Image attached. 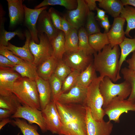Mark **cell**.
Returning <instances> with one entry per match:
<instances>
[{
    "label": "cell",
    "instance_id": "1",
    "mask_svg": "<svg viewBox=\"0 0 135 135\" xmlns=\"http://www.w3.org/2000/svg\"><path fill=\"white\" fill-rule=\"evenodd\" d=\"M54 101L62 124L59 134L87 135L86 107L81 104H65Z\"/></svg>",
    "mask_w": 135,
    "mask_h": 135
},
{
    "label": "cell",
    "instance_id": "2",
    "mask_svg": "<svg viewBox=\"0 0 135 135\" xmlns=\"http://www.w3.org/2000/svg\"><path fill=\"white\" fill-rule=\"evenodd\" d=\"M120 54L119 45L112 48L110 44L106 45L98 53L94 54L93 64L100 76L108 77L114 82L121 78L119 68Z\"/></svg>",
    "mask_w": 135,
    "mask_h": 135
},
{
    "label": "cell",
    "instance_id": "3",
    "mask_svg": "<svg viewBox=\"0 0 135 135\" xmlns=\"http://www.w3.org/2000/svg\"><path fill=\"white\" fill-rule=\"evenodd\" d=\"M12 93L22 105L40 110L39 96L35 81L21 77L15 82Z\"/></svg>",
    "mask_w": 135,
    "mask_h": 135
},
{
    "label": "cell",
    "instance_id": "4",
    "mask_svg": "<svg viewBox=\"0 0 135 135\" xmlns=\"http://www.w3.org/2000/svg\"><path fill=\"white\" fill-rule=\"evenodd\" d=\"M103 78L100 76L98 77L87 88L84 104L90 108L93 118L98 121L103 120L105 115L102 108L103 99L100 89V83Z\"/></svg>",
    "mask_w": 135,
    "mask_h": 135
},
{
    "label": "cell",
    "instance_id": "5",
    "mask_svg": "<svg viewBox=\"0 0 135 135\" xmlns=\"http://www.w3.org/2000/svg\"><path fill=\"white\" fill-rule=\"evenodd\" d=\"M100 89L103 99V108H104L112 100L118 96L126 99L130 96L131 88L130 83L124 80L116 84L108 77H104L100 83Z\"/></svg>",
    "mask_w": 135,
    "mask_h": 135
},
{
    "label": "cell",
    "instance_id": "6",
    "mask_svg": "<svg viewBox=\"0 0 135 135\" xmlns=\"http://www.w3.org/2000/svg\"><path fill=\"white\" fill-rule=\"evenodd\" d=\"M39 43L38 44L31 39L29 47L34 58L33 63L37 66L52 56L53 49L51 42L45 33L38 34Z\"/></svg>",
    "mask_w": 135,
    "mask_h": 135
},
{
    "label": "cell",
    "instance_id": "7",
    "mask_svg": "<svg viewBox=\"0 0 135 135\" xmlns=\"http://www.w3.org/2000/svg\"><path fill=\"white\" fill-rule=\"evenodd\" d=\"M104 110L109 120L118 123L120 122V116L123 113H128L129 111L135 112V102L116 96L112 100Z\"/></svg>",
    "mask_w": 135,
    "mask_h": 135
},
{
    "label": "cell",
    "instance_id": "8",
    "mask_svg": "<svg viewBox=\"0 0 135 135\" xmlns=\"http://www.w3.org/2000/svg\"><path fill=\"white\" fill-rule=\"evenodd\" d=\"M11 117L12 118H23L27 120L30 124H36L43 133L48 131L42 111L36 108L21 105Z\"/></svg>",
    "mask_w": 135,
    "mask_h": 135
},
{
    "label": "cell",
    "instance_id": "9",
    "mask_svg": "<svg viewBox=\"0 0 135 135\" xmlns=\"http://www.w3.org/2000/svg\"><path fill=\"white\" fill-rule=\"evenodd\" d=\"M63 60L72 70L80 72L84 70L92 62V55H88L81 50L65 52Z\"/></svg>",
    "mask_w": 135,
    "mask_h": 135
},
{
    "label": "cell",
    "instance_id": "10",
    "mask_svg": "<svg viewBox=\"0 0 135 135\" xmlns=\"http://www.w3.org/2000/svg\"><path fill=\"white\" fill-rule=\"evenodd\" d=\"M42 111L47 130L53 134H59L62 124L55 101L51 100Z\"/></svg>",
    "mask_w": 135,
    "mask_h": 135
},
{
    "label": "cell",
    "instance_id": "11",
    "mask_svg": "<svg viewBox=\"0 0 135 135\" xmlns=\"http://www.w3.org/2000/svg\"><path fill=\"white\" fill-rule=\"evenodd\" d=\"M77 1L76 8L68 10L64 16L73 27L78 30L85 25L90 10L84 0H77Z\"/></svg>",
    "mask_w": 135,
    "mask_h": 135
},
{
    "label": "cell",
    "instance_id": "12",
    "mask_svg": "<svg viewBox=\"0 0 135 135\" xmlns=\"http://www.w3.org/2000/svg\"><path fill=\"white\" fill-rule=\"evenodd\" d=\"M86 107L87 135H110L113 127L110 121H96L92 117L90 108Z\"/></svg>",
    "mask_w": 135,
    "mask_h": 135
},
{
    "label": "cell",
    "instance_id": "13",
    "mask_svg": "<svg viewBox=\"0 0 135 135\" xmlns=\"http://www.w3.org/2000/svg\"><path fill=\"white\" fill-rule=\"evenodd\" d=\"M21 77L12 68L0 67V96H6L13 94L14 84Z\"/></svg>",
    "mask_w": 135,
    "mask_h": 135
},
{
    "label": "cell",
    "instance_id": "14",
    "mask_svg": "<svg viewBox=\"0 0 135 135\" xmlns=\"http://www.w3.org/2000/svg\"><path fill=\"white\" fill-rule=\"evenodd\" d=\"M24 23L28 28L31 37V39L36 44H38L40 41L38 38L36 29V24L38 17L42 12L46 10L47 6L38 9H32L27 7L24 4Z\"/></svg>",
    "mask_w": 135,
    "mask_h": 135
},
{
    "label": "cell",
    "instance_id": "15",
    "mask_svg": "<svg viewBox=\"0 0 135 135\" xmlns=\"http://www.w3.org/2000/svg\"><path fill=\"white\" fill-rule=\"evenodd\" d=\"M87 90V88L76 83L68 92L62 93L56 101L64 104H81L84 105Z\"/></svg>",
    "mask_w": 135,
    "mask_h": 135
},
{
    "label": "cell",
    "instance_id": "16",
    "mask_svg": "<svg viewBox=\"0 0 135 135\" xmlns=\"http://www.w3.org/2000/svg\"><path fill=\"white\" fill-rule=\"evenodd\" d=\"M22 0H7L10 18L9 27L15 28L24 22V10Z\"/></svg>",
    "mask_w": 135,
    "mask_h": 135
},
{
    "label": "cell",
    "instance_id": "17",
    "mask_svg": "<svg viewBox=\"0 0 135 135\" xmlns=\"http://www.w3.org/2000/svg\"><path fill=\"white\" fill-rule=\"evenodd\" d=\"M38 34H45L50 41L58 34L60 31L54 26L48 11L45 10L40 14L36 24Z\"/></svg>",
    "mask_w": 135,
    "mask_h": 135
},
{
    "label": "cell",
    "instance_id": "18",
    "mask_svg": "<svg viewBox=\"0 0 135 135\" xmlns=\"http://www.w3.org/2000/svg\"><path fill=\"white\" fill-rule=\"evenodd\" d=\"M125 20L120 16L114 18L111 28L107 33L112 48L119 45L126 37L124 26Z\"/></svg>",
    "mask_w": 135,
    "mask_h": 135
},
{
    "label": "cell",
    "instance_id": "19",
    "mask_svg": "<svg viewBox=\"0 0 135 135\" xmlns=\"http://www.w3.org/2000/svg\"><path fill=\"white\" fill-rule=\"evenodd\" d=\"M24 34L26 40L24 45L22 47L17 46L9 42H8V46L5 47L24 61L33 62L34 58L29 47L30 40L31 39V36L29 32L27 30L25 31Z\"/></svg>",
    "mask_w": 135,
    "mask_h": 135
},
{
    "label": "cell",
    "instance_id": "20",
    "mask_svg": "<svg viewBox=\"0 0 135 135\" xmlns=\"http://www.w3.org/2000/svg\"><path fill=\"white\" fill-rule=\"evenodd\" d=\"M38 94L40 110H44L51 100L52 92L48 80L38 76L35 80Z\"/></svg>",
    "mask_w": 135,
    "mask_h": 135
},
{
    "label": "cell",
    "instance_id": "21",
    "mask_svg": "<svg viewBox=\"0 0 135 135\" xmlns=\"http://www.w3.org/2000/svg\"><path fill=\"white\" fill-rule=\"evenodd\" d=\"M58 60L52 56L37 66L38 76L45 80L49 79L54 72Z\"/></svg>",
    "mask_w": 135,
    "mask_h": 135
},
{
    "label": "cell",
    "instance_id": "22",
    "mask_svg": "<svg viewBox=\"0 0 135 135\" xmlns=\"http://www.w3.org/2000/svg\"><path fill=\"white\" fill-rule=\"evenodd\" d=\"M99 7L114 18L119 16L124 6L121 0H97Z\"/></svg>",
    "mask_w": 135,
    "mask_h": 135
},
{
    "label": "cell",
    "instance_id": "23",
    "mask_svg": "<svg viewBox=\"0 0 135 135\" xmlns=\"http://www.w3.org/2000/svg\"><path fill=\"white\" fill-rule=\"evenodd\" d=\"M22 77L26 78L35 81L38 76L37 66L33 62L24 61L16 64L12 68Z\"/></svg>",
    "mask_w": 135,
    "mask_h": 135
},
{
    "label": "cell",
    "instance_id": "24",
    "mask_svg": "<svg viewBox=\"0 0 135 135\" xmlns=\"http://www.w3.org/2000/svg\"><path fill=\"white\" fill-rule=\"evenodd\" d=\"M5 18L3 16H0V46H7L8 41L16 36L21 40L24 39L25 35L21 30L18 29L14 31H7L5 29Z\"/></svg>",
    "mask_w": 135,
    "mask_h": 135
},
{
    "label": "cell",
    "instance_id": "25",
    "mask_svg": "<svg viewBox=\"0 0 135 135\" xmlns=\"http://www.w3.org/2000/svg\"><path fill=\"white\" fill-rule=\"evenodd\" d=\"M64 32L60 31L57 35L50 41L53 49L52 56L58 60L62 59L65 52Z\"/></svg>",
    "mask_w": 135,
    "mask_h": 135
},
{
    "label": "cell",
    "instance_id": "26",
    "mask_svg": "<svg viewBox=\"0 0 135 135\" xmlns=\"http://www.w3.org/2000/svg\"><path fill=\"white\" fill-rule=\"evenodd\" d=\"M120 16L124 18L127 22L125 35L132 38L129 33L131 30H135V8L128 5L124 6Z\"/></svg>",
    "mask_w": 135,
    "mask_h": 135
},
{
    "label": "cell",
    "instance_id": "27",
    "mask_svg": "<svg viewBox=\"0 0 135 135\" xmlns=\"http://www.w3.org/2000/svg\"><path fill=\"white\" fill-rule=\"evenodd\" d=\"M98 77L92 62L80 72L77 83L84 88H87L92 81Z\"/></svg>",
    "mask_w": 135,
    "mask_h": 135
},
{
    "label": "cell",
    "instance_id": "28",
    "mask_svg": "<svg viewBox=\"0 0 135 135\" xmlns=\"http://www.w3.org/2000/svg\"><path fill=\"white\" fill-rule=\"evenodd\" d=\"M90 44L96 52L101 51L106 45L110 44L107 33L100 32L89 36Z\"/></svg>",
    "mask_w": 135,
    "mask_h": 135
},
{
    "label": "cell",
    "instance_id": "29",
    "mask_svg": "<svg viewBox=\"0 0 135 135\" xmlns=\"http://www.w3.org/2000/svg\"><path fill=\"white\" fill-rule=\"evenodd\" d=\"M119 46L121 50L119 61V68L120 70L122 65L128 56L135 51V35L133 38L126 37Z\"/></svg>",
    "mask_w": 135,
    "mask_h": 135
},
{
    "label": "cell",
    "instance_id": "30",
    "mask_svg": "<svg viewBox=\"0 0 135 135\" xmlns=\"http://www.w3.org/2000/svg\"><path fill=\"white\" fill-rule=\"evenodd\" d=\"M78 50L88 55H92L96 52L90 45L89 36L84 26L78 30Z\"/></svg>",
    "mask_w": 135,
    "mask_h": 135
},
{
    "label": "cell",
    "instance_id": "31",
    "mask_svg": "<svg viewBox=\"0 0 135 135\" xmlns=\"http://www.w3.org/2000/svg\"><path fill=\"white\" fill-rule=\"evenodd\" d=\"M65 52L78 50V30L73 28L65 36Z\"/></svg>",
    "mask_w": 135,
    "mask_h": 135
},
{
    "label": "cell",
    "instance_id": "32",
    "mask_svg": "<svg viewBox=\"0 0 135 135\" xmlns=\"http://www.w3.org/2000/svg\"><path fill=\"white\" fill-rule=\"evenodd\" d=\"M59 5L65 8L68 10L76 9L78 6L77 0H44L35 6L38 9L48 6Z\"/></svg>",
    "mask_w": 135,
    "mask_h": 135
},
{
    "label": "cell",
    "instance_id": "33",
    "mask_svg": "<svg viewBox=\"0 0 135 135\" xmlns=\"http://www.w3.org/2000/svg\"><path fill=\"white\" fill-rule=\"evenodd\" d=\"M21 105L17 97L13 94L8 96H0V108L9 110L14 114Z\"/></svg>",
    "mask_w": 135,
    "mask_h": 135
},
{
    "label": "cell",
    "instance_id": "34",
    "mask_svg": "<svg viewBox=\"0 0 135 135\" xmlns=\"http://www.w3.org/2000/svg\"><path fill=\"white\" fill-rule=\"evenodd\" d=\"M12 122L20 130L23 135H41L37 131V126L28 124L25 120L14 118Z\"/></svg>",
    "mask_w": 135,
    "mask_h": 135
},
{
    "label": "cell",
    "instance_id": "35",
    "mask_svg": "<svg viewBox=\"0 0 135 135\" xmlns=\"http://www.w3.org/2000/svg\"><path fill=\"white\" fill-rule=\"evenodd\" d=\"M121 72L124 80L129 82L131 86V93L127 99L135 102V72L124 67L121 69Z\"/></svg>",
    "mask_w": 135,
    "mask_h": 135
},
{
    "label": "cell",
    "instance_id": "36",
    "mask_svg": "<svg viewBox=\"0 0 135 135\" xmlns=\"http://www.w3.org/2000/svg\"><path fill=\"white\" fill-rule=\"evenodd\" d=\"M48 81L52 92L51 100L56 101L62 93L63 82L54 74L50 77Z\"/></svg>",
    "mask_w": 135,
    "mask_h": 135
},
{
    "label": "cell",
    "instance_id": "37",
    "mask_svg": "<svg viewBox=\"0 0 135 135\" xmlns=\"http://www.w3.org/2000/svg\"><path fill=\"white\" fill-rule=\"evenodd\" d=\"M80 73L77 70H72L63 81L62 93L68 92L76 84Z\"/></svg>",
    "mask_w": 135,
    "mask_h": 135
},
{
    "label": "cell",
    "instance_id": "38",
    "mask_svg": "<svg viewBox=\"0 0 135 135\" xmlns=\"http://www.w3.org/2000/svg\"><path fill=\"white\" fill-rule=\"evenodd\" d=\"M84 27L88 35L100 32V29L96 20L95 14L89 11L87 16Z\"/></svg>",
    "mask_w": 135,
    "mask_h": 135
},
{
    "label": "cell",
    "instance_id": "39",
    "mask_svg": "<svg viewBox=\"0 0 135 135\" xmlns=\"http://www.w3.org/2000/svg\"><path fill=\"white\" fill-rule=\"evenodd\" d=\"M72 71L62 59L58 60L54 74L63 82Z\"/></svg>",
    "mask_w": 135,
    "mask_h": 135
},
{
    "label": "cell",
    "instance_id": "40",
    "mask_svg": "<svg viewBox=\"0 0 135 135\" xmlns=\"http://www.w3.org/2000/svg\"><path fill=\"white\" fill-rule=\"evenodd\" d=\"M48 11L54 26L58 30L62 31L61 27V16L59 13L53 7L50 8Z\"/></svg>",
    "mask_w": 135,
    "mask_h": 135
},
{
    "label": "cell",
    "instance_id": "41",
    "mask_svg": "<svg viewBox=\"0 0 135 135\" xmlns=\"http://www.w3.org/2000/svg\"><path fill=\"white\" fill-rule=\"evenodd\" d=\"M0 54L6 57L8 60L16 64H20L24 61L15 55L5 46H0Z\"/></svg>",
    "mask_w": 135,
    "mask_h": 135
},
{
    "label": "cell",
    "instance_id": "42",
    "mask_svg": "<svg viewBox=\"0 0 135 135\" xmlns=\"http://www.w3.org/2000/svg\"><path fill=\"white\" fill-rule=\"evenodd\" d=\"M16 65L6 57L0 54V67L12 69Z\"/></svg>",
    "mask_w": 135,
    "mask_h": 135
},
{
    "label": "cell",
    "instance_id": "43",
    "mask_svg": "<svg viewBox=\"0 0 135 135\" xmlns=\"http://www.w3.org/2000/svg\"><path fill=\"white\" fill-rule=\"evenodd\" d=\"M61 27L62 31L64 32L65 35L74 28L66 20L64 16H61Z\"/></svg>",
    "mask_w": 135,
    "mask_h": 135
},
{
    "label": "cell",
    "instance_id": "44",
    "mask_svg": "<svg viewBox=\"0 0 135 135\" xmlns=\"http://www.w3.org/2000/svg\"><path fill=\"white\" fill-rule=\"evenodd\" d=\"M14 113L9 110L0 108V120L9 118L14 114Z\"/></svg>",
    "mask_w": 135,
    "mask_h": 135
},
{
    "label": "cell",
    "instance_id": "45",
    "mask_svg": "<svg viewBox=\"0 0 135 135\" xmlns=\"http://www.w3.org/2000/svg\"><path fill=\"white\" fill-rule=\"evenodd\" d=\"M100 26L104 28V32L107 34L109 31L110 27L108 16H106L104 20L100 21Z\"/></svg>",
    "mask_w": 135,
    "mask_h": 135
},
{
    "label": "cell",
    "instance_id": "46",
    "mask_svg": "<svg viewBox=\"0 0 135 135\" xmlns=\"http://www.w3.org/2000/svg\"><path fill=\"white\" fill-rule=\"evenodd\" d=\"M126 61L128 64V68L135 72V51L133 52L131 57L127 60Z\"/></svg>",
    "mask_w": 135,
    "mask_h": 135
},
{
    "label": "cell",
    "instance_id": "47",
    "mask_svg": "<svg viewBox=\"0 0 135 135\" xmlns=\"http://www.w3.org/2000/svg\"><path fill=\"white\" fill-rule=\"evenodd\" d=\"M90 11H92L96 10L97 6L96 2L97 0H84Z\"/></svg>",
    "mask_w": 135,
    "mask_h": 135
},
{
    "label": "cell",
    "instance_id": "48",
    "mask_svg": "<svg viewBox=\"0 0 135 135\" xmlns=\"http://www.w3.org/2000/svg\"><path fill=\"white\" fill-rule=\"evenodd\" d=\"M96 10L97 12L96 16L97 20L100 21L104 20L106 16V12L104 10L100 9L98 7Z\"/></svg>",
    "mask_w": 135,
    "mask_h": 135
},
{
    "label": "cell",
    "instance_id": "49",
    "mask_svg": "<svg viewBox=\"0 0 135 135\" xmlns=\"http://www.w3.org/2000/svg\"><path fill=\"white\" fill-rule=\"evenodd\" d=\"M12 122V120L8 118L3 119L0 122V129L1 130L6 124Z\"/></svg>",
    "mask_w": 135,
    "mask_h": 135
},
{
    "label": "cell",
    "instance_id": "50",
    "mask_svg": "<svg viewBox=\"0 0 135 135\" xmlns=\"http://www.w3.org/2000/svg\"><path fill=\"white\" fill-rule=\"evenodd\" d=\"M121 1L124 6L130 5L135 7V0H121Z\"/></svg>",
    "mask_w": 135,
    "mask_h": 135
},
{
    "label": "cell",
    "instance_id": "51",
    "mask_svg": "<svg viewBox=\"0 0 135 135\" xmlns=\"http://www.w3.org/2000/svg\"><path fill=\"white\" fill-rule=\"evenodd\" d=\"M58 135H64L63 134H58Z\"/></svg>",
    "mask_w": 135,
    "mask_h": 135
}]
</instances>
